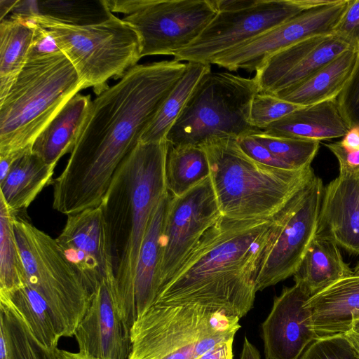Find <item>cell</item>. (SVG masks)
<instances>
[{
    "label": "cell",
    "mask_w": 359,
    "mask_h": 359,
    "mask_svg": "<svg viewBox=\"0 0 359 359\" xmlns=\"http://www.w3.org/2000/svg\"><path fill=\"white\" fill-rule=\"evenodd\" d=\"M187 67L174 59L137 65L92 100L67 164L53 180L55 210L68 215L102 204L118 167Z\"/></svg>",
    "instance_id": "obj_1"
},
{
    "label": "cell",
    "mask_w": 359,
    "mask_h": 359,
    "mask_svg": "<svg viewBox=\"0 0 359 359\" xmlns=\"http://www.w3.org/2000/svg\"><path fill=\"white\" fill-rule=\"evenodd\" d=\"M274 223L222 215L196 243L154 303L199 305L239 318L253 307Z\"/></svg>",
    "instance_id": "obj_2"
},
{
    "label": "cell",
    "mask_w": 359,
    "mask_h": 359,
    "mask_svg": "<svg viewBox=\"0 0 359 359\" xmlns=\"http://www.w3.org/2000/svg\"><path fill=\"white\" fill-rule=\"evenodd\" d=\"M167 140L139 142L116 170L102 202L110 239L118 312L131 327L135 271L151 213L167 191Z\"/></svg>",
    "instance_id": "obj_3"
},
{
    "label": "cell",
    "mask_w": 359,
    "mask_h": 359,
    "mask_svg": "<svg viewBox=\"0 0 359 359\" xmlns=\"http://www.w3.org/2000/svg\"><path fill=\"white\" fill-rule=\"evenodd\" d=\"M201 147L221 215L238 220H271L316 176L311 165L284 170L249 157L233 137L211 139Z\"/></svg>",
    "instance_id": "obj_4"
},
{
    "label": "cell",
    "mask_w": 359,
    "mask_h": 359,
    "mask_svg": "<svg viewBox=\"0 0 359 359\" xmlns=\"http://www.w3.org/2000/svg\"><path fill=\"white\" fill-rule=\"evenodd\" d=\"M82 89L75 68L61 50L29 57L0 99V156L32 147L41 132Z\"/></svg>",
    "instance_id": "obj_5"
},
{
    "label": "cell",
    "mask_w": 359,
    "mask_h": 359,
    "mask_svg": "<svg viewBox=\"0 0 359 359\" xmlns=\"http://www.w3.org/2000/svg\"><path fill=\"white\" fill-rule=\"evenodd\" d=\"M239 320L199 305L154 303L130 327L128 359H196L234 337Z\"/></svg>",
    "instance_id": "obj_6"
},
{
    "label": "cell",
    "mask_w": 359,
    "mask_h": 359,
    "mask_svg": "<svg viewBox=\"0 0 359 359\" xmlns=\"http://www.w3.org/2000/svg\"><path fill=\"white\" fill-rule=\"evenodd\" d=\"M13 231L25 272V283L48 306L60 337H72L88 307L91 292L55 239L14 215Z\"/></svg>",
    "instance_id": "obj_7"
},
{
    "label": "cell",
    "mask_w": 359,
    "mask_h": 359,
    "mask_svg": "<svg viewBox=\"0 0 359 359\" xmlns=\"http://www.w3.org/2000/svg\"><path fill=\"white\" fill-rule=\"evenodd\" d=\"M258 93L254 77L210 71L194 89L170 130L167 142L201 146L216 137L250 135L259 130L249 121L250 102Z\"/></svg>",
    "instance_id": "obj_8"
},
{
    "label": "cell",
    "mask_w": 359,
    "mask_h": 359,
    "mask_svg": "<svg viewBox=\"0 0 359 359\" xmlns=\"http://www.w3.org/2000/svg\"><path fill=\"white\" fill-rule=\"evenodd\" d=\"M46 29L75 68L83 88L93 87L97 95L111 79H121L142 58L138 36L114 15L106 22L89 26L65 25L40 15H23Z\"/></svg>",
    "instance_id": "obj_9"
},
{
    "label": "cell",
    "mask_w": 359,
    "mask_h": 359,
    "mask_svg": "<svg viewBox=\"0 0 359 359\" xmlns=\"http://www.w3.org/2000/svg\"><path fill=\"white\" fill-rule=\"evenodd\" d=\"M329 0H216L218 13L201 35L173 57L211 65L220 55Z\"/></svg>",
    "instance_id": "obj_10"
},
{
    "label": "cell",
    "mask_w": 359,
    "mask_h": 359,
    "mask_svg": "<svg viewBox=\"0 0 359 359\" xmlns=\"http://www.w3.org/2000/svg\"><path fill=\"white\" fill-rule=\"evenodd\" d=\"M316 175L272 219L274 230L256 281L262 291L294 276L316 237L324 189Z\"/></svg>",
    "instance_id": "obj_11"
},
{
    "label": "cell",
    "mask_w": 359,
    "mask_h": 359,
    "mask_svg": "<svg viewBox=\"0 0 359 359\" xmlns=\"http://www.w3.org/2000/svg\"><path fill=\"white\" fill-rule=\"evenodd\" d=\"M216 0H137L123 20L137 33L141 57L174 56L191 45L217 14Z\"/></svg>",
    "instance_id": "obj_12"
},
{
    "label": "cell",
    "mask_w": 359,
    "mask_h": 359,
    "mask_svg": "<svg viewBox=\"0 0 359 359\" xmlns=\"http://www.w3.org/2000/svg\"><path fill=\"white\" fill-rule=\"evenodd\" d=\"M220 216L210 177L182 196H171L163 229L158 292Z\"/></svg>",
    "instance_id": "obj_13"
},
{
    "label": "cell",
    "mask_w": 359,
    "mask_h": 359,
    "mask_svg": "<svg viewBox=\"0 0 359 359\" xmlns=\"http://www.w3.org/2000/svg\"><path fill=\"white\" fill-rule=\"evenodd\" d=\"M348 0H329L303 11L272 29L216 57V65L231 72H256L271 55L306 39L333 34Z\"/></svg>",
    "instance_id": "obj_14"
},
{
    "label": "cell",
    "mask_w": 359,
    "mask_h": 359,
    "mask_svg": "<svg viewBox=\"0 0 359 359\" xmlns=\"http://www.w3.org/2000/svg\"><path fill=\"white\" fill-rule=\"evenodd\" d=\"M55 241L65 257L80 272L91 293L103 279H115L110 239L101 205L67 215Z\"/></svg>",
    "instance_id": "obj_15"
},
{
    "label": "cell",
    "mask_w": 359,
    "mask_h": 359,
    "mask_svg": "<svg viewBox=\"0 0 359 359\" xmlns=\"http://www.w3.org/2000/svg\"><path fill=\"white\" fill-rule=\"evenodd\" d=\"M353 49L334 34L312 36L264 60L255 72L259 93L276 95L309 78L347 50Z\"/></svg>",
    "instance_id": "obj_16"
},
{
    "label": "cell",
    "mask_w": 359,
    "mask_h": 359,
    "mask_svg": "<svg viewBox=\"0 0 359 359\" xmlns=\"http://www.w3.org/2000/svg\"><path fill=\"white\" fill-rule=\"evenodd\" d=\"M115 279L104 278L91 293L88 307L74 334L78 353L86 359H128L130 327L114 299Z\"/></svg>",
    "instance_id": "obj_17"
},
{
    "label": "cell",
    "mask_w": 359,
    "mask_h": 359,
    "mask_svg": "<svg viewBox=\"0 0 359 359\" xmlns=\"http://www.w3.org/2000/svg\"><path fill=\"white\" fill-rule=\"evenodd\" d=\"M310 298L297 284L285 287L274 298L262 324L266 359H299L316 339L311 314L305 304Z\"/></svg>",
    "instance_id": "obj_18"
},
{
    "label": "cell",
    "mask_w": 359,
    "mask_h": 359,
    "mask_svg": "<svg viewBox=\"0 0 359 359\" xmlns=\"http://www.w3.org/2000/svg\"><path fill=\"white\" fill-rule=\"evenodd\" d=\"M337 161L338 176L324 187L316 237L359 255V167Z\"/></svg>",
    "instance_id": "obj_19"
},
{
    "label": "cell",
    "mask_w": 359,
    "mask_h": 359,
    "mask_svg": "<svg viewBox=\"0 0 359 359\" xmlns=\"http://www.w3.org/2000/svg\"><path fill=\"white\" fill-rule=\"evenodd\" d=\"M171 196L167 191L155 206L141 245L134 281L131 327L151 306L159 290L163 229Z\"/></svg>",
    "instance_id": "obj_20"
},
{
    "label": "cell",
    "mask_w": 359,
    "mask_h": 359,
    "mask_svg": "<svg viewBox=\"0 0 359 359\" xmlns=\"http://www.w3.org/2000/svg\"><path fill=\"white\" fill-rule=\"evenodd\" d=\"M316 339L344 334L359 318V276L341 278L305 304Z\"/></svg>",
    "instance_id": "obj_21"
},
{
    "label": "cell",
    "mask_w": 359,
    "mask_h": 359,
    "mask_svg": "<svg viewBox=\"0 0 359 359\" xmlns=\"http://www.w3.org/2000/svg\"><path fill=\"white\" fill-rule=\"evenodd\" d=\"M350 129L334 98L301 107L262 130L277 137L320 142L343 137Z\"/></svg>",
    "instance_id": "obj_22"
},
{
    "label": "cell",
    "mask_w": 359,
    "mask_h": 359,
    "mask_svg": "<svg viewBox=\"0 0 359 359\" xmlns=\"http://www.w3.org/2000/svg\"><path fill=\"white\" fill-rule=\"evenodd\" d=\"M90 95L72 97L41 132L32 150L47 164L55 165L67 153H72L88 116Z\"/></svg>",
    "instance_id": "obj_23"
},
{
    "label": "cell",
    "mask_w": 359,
    "mask_h": 359,
    "mask_svg": "<svg viewBox=\"0 0 359 359\" xmlns=\"http://www.w3.org/2000/svg\"><path fill=\"white\" fill-rule=\"evenodd\" d=\"M55 168L34 154L32 147L15 159L0 181V198L11 214L18 215L25 210L43 188L53 184Z\"/></svg>",
    "instance_id": "obj_24"
},
{
    "label": "cell",
    "mask_w": 359,
    "mask_h": 359,
    "mask_svg": "<svg viewBox=\"0 0 359 359\" xmlns=\"http://www.w3.org/2000/svg\"><path fill=\"white\" fill-rule=\"evenodd\" d=\"M358 57V50H347L306 80L273 95L300 107L337 98L349 80Z\"/></svg>",
    "instance_id": "obj_25"
},
{
    "label": "cell",
    "mask_w": 359,
    "mask_h": 359,
    "mask_svg": "<svg viewBox=\"0 0 359 359\" xmlns=\"http://www.w3.org/2000/svg\"><path fill=\"white\" fill-rule=\"evenodd\" d=\"M353 274L339 248L329 240L316 237L293 276L295 284L311 297Z\"/></svg>",
    "instance_id": "obj_26"
},
{
    "label": "cell",
    "mask_w": 359,
    "mask_h": 359,
    "mask_svg": "<svg viewBox=\"0 0 359 359\" xmlns=\"http://www.w3.org/2000/svg\"><path fill=\"white\" fill-rule=\"evenodd\" d=\"M0 304L16 313L34 339L49 351L57 348L60 337L48 306L27 284L11 290H0Z\"/></svg>",
    "instance_id": "obj_27"
},
{
    "label": "cell",
    "mask_w": 359,
    "mask_h": 359,
    "mask_svg": "<svg viewBox=\"0 0 359 359\" xmlns=\"http://www.w3.org/2000/svg\"><path fill=\"white\" fill-rule=\"evenodd\" d=\"M35 27L32 20L18 14L0 21V99L7 94L28 59Z\"/></svg>",
    "instance_id": "obj_28"
},
{
    "label": "cell",
    "mask_w": 359,
    "mask_h": 359,
    "mask_svg": "<svg viewBox=\"0 0 359 359\" xmlns=\"http://www.w3.org/2000/svg\"><path fill=\"white\" fill-rule=\"evenodd\" d=\"M211 71V65L187 62V69L165 98L156 114L143 133L140 142L165 140L175 122L203 76Z\"/></svg>",
    "instance_id": "obj_29"
},
{
    "label": "cell",
    "mask_w": 359,
    "mask_h": 359,
    "mask_svg": "<svg viewBox=\"0 0 359 359\" xmlns=\"http://www.w3.org/2000/svg\"><path fill=\"white\" fill-rule=\"evenodd\" d=\"M165 176L167 191L175 197L182 196L209 177V162L203 148L168 142Z\"/></svg>",
    "instance_id": "obj_30"
},
{
    "label": "cell",
    "mask_w": 359,
    "mask_h": 359,
    "mask_svg": "<svg viewBox=\"0 0 359 359\" xmlns=\"http://www.w3.org/2000/svg\"><path fill=\"white\" fill-rule=\"evenodd\" d=\"M29 15H40L72 26H89L107 21L114 15L105 0L28 1Z\"/></svg>",
    "instance_id": "obj_31"
},
{
    "label": "cell",
    "mask_w": 359,
    "mask_h": 359,
    "mask_svg": "<svg viewBox=\"0 0 359 359\" xmlns=\"http://www.w3.org/2000/svg\"><path fill=\"white\" fill-rule=\"evenodd\" d=\"M13 215L0 198V290H11L25 283V272L15 241Z\"/></svg>",
    "instance_id": "obj_32"
},
{
    "label": "cell",
    "mask_w": 359,
    "mask_h": 359,
    "mask_svg": "<svg viewBox=\"0 0 359 359\" xmlns=\"http://www.w3.org/2000/svg\"><path fill=\"white\" fill-rule=\"evenodd\" d=\"M0 327L5 332L10 359H57L55 351L41 346L23 321L9 308L0 304Z\"/></svg>",
    "instance_id": "obj_33"
},
{
    "label": "cell",
    "mask_w": 359,
    "mask_h": 359,
    "mask_svg": "<svg viewBox=\"0 0 359 359\" xmlns=\"http://www.w3.org/2000/svg\"><path fill=\"white\" fill-rule=\"evenodd\" d=\"M250 135L295 170L311 165L320 148L319 141L277 137L262 130Z\"/></svg>",
    "instance_id": "obj_34"
},
{
    "label": "cell",
    "mask_w": 359,
    "mask_h": 359,
    "mask_svg": "<svg viewBox=\"0 0 359 359\" xmlns=\"http://www.w3.org/2000/svg\"><path fill=\"white\" fill-rule=\"evenodd\" d=\"M301 107H303L281 100L273 95L258 93L250 102L249 121L253 127L262 130Z\"/></svg>",
    "instance_id": "obj_35"
},
{
    "label": "cell",
    "mask_w": 359,
    "mask_h": 359,
    "mask_svg": "<svg viewBox=\"0 0 359 359\" xmlns=\"http://www.w3.org/2000/svg\"><path fill=\"white\" fill-rule=\"evenodd\" d=\"M299 359H359V353L343 334L314 340Z\"/></svg>",
    "instance_id": "obj_36"
},
{
    "label": "cell",
    "mask_w": 359,
    "mask_h": 359,
    "mask_svg": "<svg viewBox=\"0 0 359 359\" xmlns=\"http://www.w3.org/2000/svg\"><path fill=\"white\" fill-rule=\"evenodd\" d=\"M337 100L339 111L350 128H359V50L353 73Z\"/></svg>",
    "instance_id": "obj_37"
},
{
    "label": "cell",
    "mask_w": 359,
    "mask_h": 359,
    "mask_svg": "<svg viewBox=\"0 0 359 359\" xmlns=\"http://www.w3.org/2000/svg\"><path fill=\"white\" fill-rule=\"evenodd\" d=\"M333 34L352 48L359 50V0H348L346 9Z\"/></svg>",
    "instance_id": "obj_38"
},
{
    "label": "cell",
    "mask_w": 359,
    "mask_h": 359,
    "mask_svg": "<svg viewBox=\"0 0 359 359\" xmlns=\"http://www.w3.org/2000/svg\"><path fill=\"white\" fill-rule=\"evenodd\" d=\"M236 141L241 149L249 157L261 164L284 170H295L277 158L251 135L241 136L236 138Z\"/></svg>",
    "instance_id": "obj_39"
},
{
    "label": "cell",
    "mask_w": 359,
    "mask_h": 359,
    "mask_svg": "<svg viewBox=\"0 0 359 359\" xmlns=\"http://www.w3.org/2000/svg\"><path fill=\"white\" fill-rule=\"evenodd\" d=\"M35 24L34 37L28 58L60 51L50 33L36 23Z\"/></svg>",
    "instance_id": "obj_40"
},
{
    "label": "cell",
    "mask_w": 359,
    "mask_h": 359,
    "mask_svg": "<svg viewBox=\"0 0 359 359\" xmlns=\"http://www.w3.org/2000/svg\"><path fill=\"white\" fill-rule=\"evenodd\" d=\"M234 337L222 341L196 359H233Z\"/></svg>",
    "instance_id": "obj_41"
},
{
    "label": "cell",
    "mask_w": 359,
    "mask_h": 359,
    "mask_svg": "<svg viewBox=\"0 0 359 359\" xmlns=\"http://www.w3.org/2000/svg\"><path fill=\"white\" fill-rule=\"evenodd\" d=\"M339 142L346 151L359 150V128H351Z\"/></svg>",
    "instance_id": "obj_42"
},
{
    "label": "cell",
    "mask_w": 359,
    "mask_h": 359,
    "mask_svg": "<svg viewBox=\"0 0 359 359\" xmlns=\"http://www.w3.org/2000/svg\"><path fill=\"white\" fill-rule=\"evenodd\" d=\"M359 353V318L355 320L343 334Z\"/></svg>",
    "instance_id": "obj_43"
},
{
    "label": "cell",
    "mask_w": 359,
    "mask_h": 359,
    "mask_svg": "<svg viewBox=\"0 0 359 359\" xmlns=\"http://www.w3.org/2000/svg\"><path fill=\"white\" fill-rule=\"evenodd\" d=\"M241 359H261L258 350L246 337L244 339Z\"/></svg>",
    "instance_id": "obj_44"
},
{
    "label": "cell",
    "mask_w": 359,
    "mask_h": 359,
    "mask_svg": "<svg viewBox=\"0 0 359 359\" xmlns=\"http://www.w3.org/2000/svg\"><path fill=\"white\" fill-rule=\"evenodd\" d=\"M20 0H0V21L4 20L8 12L13 11Z\"/></svg>",
    "instance_id": "obj_45"
},
{
    "label": "cell",
    "mask_w": 359,
    "mask_h": 359,
    "mask_svg": "<svg viewBox=\"0 0 359 359\" xmlns=\"http://www.w3.org/2000/svg\"><path fill=\"white\" fill-rule=\"evenodd\" d=\"M0 359H10V352L5 332L0 327Z\"/></svg>",
    "instance_id": "obj_46"
},
{
    "label": "cell",
    "mask_w": 359,
    "mask_h": 359,
    "mask_svg": "<svg viewBox=\"0 0 359 359\" xmlns=\"http://www.w3.org/2000/svg\"><path fill=\"white\" fill-rule=\"evenodd\" d=\"M57 359H86L78 353H72L67 350L57 348L55 351Z\"/></svg>",
    "instance_id": "obj_47"
},
{
    "label": "cell",
    "mask_w": 359,
    "mask_h": 359,
    "mask_svg": "<svg viewBox=\"0 0 359 359\" xmlns=\"http://www.w3.org/2000/svg\"><path fill=\"white\" fill-rule=\"evenodd\" d=\"M353 274L359 276V262L357 264L354 269L353 270Z\"/></svg>",
    "instance_id": "obj_48"
}]
</instances>
